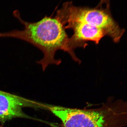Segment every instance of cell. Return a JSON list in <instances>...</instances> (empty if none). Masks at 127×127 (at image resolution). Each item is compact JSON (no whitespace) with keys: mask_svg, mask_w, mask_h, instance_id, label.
Masks as SVG:
<instances>
[{"mask_svg":"<svg viewBox=\"0 0 127 127\" xmlns=\"http://www.w3.org/2000/svg\"><path fill=\"white\" fill-rule=\"evenodd\" d=\"M13 15L24 25V29L0 32V38H16L39 48L44 56L36 63L41 65L43 71L50 64L58 65L61 63L60 59L56 60L55 58L56 52L59 50L68 53L75 62L81 63L71 47L70 37L64 27L57 18L45 16L39 21L30 22L23 20L18 11H15Z\"/></svg>","mask_w":127,"mask_h":127,"instance_id":"cell-1","label":"cell"},{"mask_svg":"<svg viewBox=\"0 0 127 127\" xmlns=\"http://www.w3.org/2000/svg\"><path fill=\"white\" fill-rule=\"evenodd\" d=\"M64 127H124L127 125V101L113 97L97 108L81 109L42 103Z\"/></svg>","mask_w":127,"mask_h":127,"instance_id":"cell-2","label":"cell"},{"mask_svg":"<svg viewBox=\"0 0 127 127\" xmlns=\"http://www.w3.org/2000/svg\"><path fill=\"white\" fill-rule=\"evenodd\" d=\"M56 18L64 27L70 23L80 22L98 28L103 30L115 43L119 42L125 32L107 12L101 9L77 7L70 3H65L58 11Z\"/></svg>","mask_w":127,"mask_h":127,"instance_id":"cell-3","label":"cell"},{"mask_svg":"<svg viewBox=\"0 0 127 127\" xmlns=\"http://www.w3.org/2000/svg\"><path fill=\"white\" fill-rule=\"evenodd\" d=\"M26 107L40 108V102L23 98L0 91V121L5 122L15 118H28L23 112Z\"/></svg>","mask_w":127,"mask_h":127,"instance_id":"cell-4","label":"cell"}]
</instances>
